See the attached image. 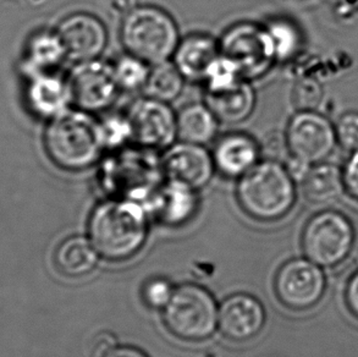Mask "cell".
Returning a JSON list of instances; mask_svg holds the SVG:
<instances>
[{
	"instance_id": "6da1fadb",
	"label": "cell",
	"mask_w": 358,
	"mask_h": 357,
	"mask_svg": "<svg viewBox=\"0 0 358 357\" xmlns=\"http://www.w3.org/2000/svg\"><path fill=\"white\" fill-rule=\"evenodd\" d=\"M150 214L143 203L108 197L94 207L88 220V237L99 256L110 262L135 257L145 246Z\"/></svg>"
},
{
	"instance_id": "7a4b0ae2",
	"label": "cell",
	"mask_w": 358,
	"mask_h": 357,
	"mask_svg": "<svg viewBox=\"0 0 358 357\" xmlns=\"http://www.w3.org/2000/svg\"><path fill=\"white\" fill-rule=\"evenodd\" d=\"M43 142L49 160L66 172L90 169L106 153L98 119L73 106L48 120Z\"/></svg>"
},
{
	"instance_id": "3957f363",
	"label": "cell",
	"mask_w": 358,
	"mask_h": 357,
	"mask_svg": "<svg viewBox=\"0 0 358 357\" xmlns=\"http://www.w3.org/2000/svg\"><path fill=\"white\" fill-rule=\"evenodd\" d=\"M99 163L98 183L108 197L129 198L147 207L164 183L159 152L135 144L109 152Z\"/></svg>"
},
{
	"instance_id": "277c9868",
	"label": "cell",
	"mask_w": 358,
	"mask_h": 357,
	"mask_svg": "<svg viewBox=\"0 0 358 357\" xmlns=\"http://www.w3.org/2000/svg\"><path fill=\"white\" fill-rule=\"evenodd\" d=\"M236 198L242 211L252 219L278 222L295 206L296 180L280 160H259L238 178Z\"/></svg>"
},
{
	"instance_id": "5b68a950",
	"label": "cell",
	"mask_w": 358,
	"mask_h": 357,
	"mask_svg": "<svg viewBox=\"0 0 358 357\" xmlns=\"http://www.w3.org/2000/svg\"><path fill=\"white\" fill-rule=\"evenodd\" d=\"M121 43L126 53L150 65L173 58L180 43L174 18L155 5H137L121 20Z\"/></svg>"
},
{
	"instance_id": "8992f818",
	"label": "cell",
	"mask_w": 358,
	"mask_h": 357,
	"mask_svg": "<svg viewBox=\"0 0 358 357\" xmlns=\"http://www.w3.org/2000/svg\"><path fill=\"white\" fill-rule=\"evenodd\" d=\"M219 306L208 290L197 284L175 288L169 304L163 309L165 327L174 337L199 343L210 338L218 328Z\"/></svg>"
},
{
	"instance_id": "52a82bcc",
	"label": "cell",
	"mask_w": 358,
	"mask_h": 357,
	"mask_svg": "<svg viewBox=\"0 0 358 357\" xmlns=\"http://www.w3.org/2000/svg\"><path fill=\"white\" fill-rule=\"evenodd\" d=\"M354 224L344 213L325 209L306 223L301 245L305 256L322 268L343 265L354 250Z\"/></svg>"
},
{
	"instance_id": "ba28073f",
	"label": "cell",
	"mask_w": 358,
	"mask_h": 357,
	"mask_svg": "<svg viewBox=\"0 0 358 357\" xmlns=\"http://www.w3.org/2000/svg\"><path fill=\"white\" fill-rule=\"evenodd\" d=\"M219 47L220 54L233 62L247 81L263 78L278 62L266 26L250 21H241L225 29Z\"/></svg>"
},
{
	"instance_id": "9c48e42d",
	"label": "cell",
	"mask_w": 358,
	"mask_h": 357,
	"mask_svg": "<svg viewBox=\"0 0 358 357\" xmlns=\"http://www.w3.org/2000/svg\"><path fill=\"white\" fill-rule=\"evenodd\" d=\"M285 142L289 158L310 167L325 162L338 145L334 124L317 111H297L286 127Z\"/></svg>"
},
{
	"instance_id": "30bf717a",
	"label": "cell",
	"mask_w": 358,
	"mask_h": 357,
	"mask_svg": "<svg viewBox=\"0 0 358 357\" xmlns=\"http://www.w3.org/2000/svg\"><path fill=\"white\" fill-rule=\"evenodd\" d=\"M274 289L276 298L286 309L303 312L313 309L323 299L327 276L323 268L315 262L307 257H296L276 272Z\"/></svg>"
},
{
	"instance_id": "8fae6325",
	"label": "cell",
	"mask_w": 358,
	"mask_h": 357,
	"mask_svg": "<svg viewBox=\"0 0 358 357\" xmlns=\"http://www.w3.org/2000/svg\"><path fill=\"white\" fill-rule=\"evenodd\" d=\"M68 80L73 106L91 114L106 113L120 92L113 64L99 58L76 63Z\"/></svg>"
},
{
	"instance_id": "7c38bea8",
	"label": "cell",
	"mask_w": 358,
	"mask_h": 357,
	"mask_svg": "<svg viewBox=\"0 0 358 357\" xmlns=\"http://www.w3.org/2000/svg\"><path fill=\"white\" fill-rule=\"evenodd\" d=\"M135 145L165 150L178 141V118L169 103L145 96L126 111Z\"/></svg>"
},
{
	"instance_id": "4fadbf2b",
	"label": "cell",
	"mask_w": 358,
	"mask_h": 357,
	"mask_svg": "<svg viewBox=\"0 0 358 357\" xmlns=\"http://www.w3.org/2000/svg\"><path fill=\"white\" fill-rule=\"evenodd\" d=\"M66 57L75 63L98 59L107 48L109 34L96 15L78 11L64 18L57 29Z\"/></svg>"
},
{
	"instance_id": "5bb4252c",
	"label": "cell",
	"mask_w": 358,
	"mask_h": 357,
	"mask_svg": "<svg viewBox=\"0 0 358 357\" xmlns=\"http://www.w3.org/2000/svg\"><path fill=\"white\" fill-rule=\"evenodd\" d=\"M165 178L186 183L196 190L207 186L215 174L213 155L206 146L175 142L162 155Z\"/></svg>"
},
{
	"instance_id": "9a60e30c",
	"label": "cell",
	"mask_w": 358,
	"mask_h": 357,
	"mask_svg": "<svg viewBox=\"0 0 358 357\" xmlns=\"http://www.w3.org/2000/svg\"><path fill=\"white\" fill-rule=\"evenodd\" d=\"M266 314L259 300L245 293L231 295L219 306L218 329L234 343L256 338L266 326Z\"/></svg>"
},
{
	"instance_id": "2e32d148",
	"label": "cell",
	"mask_w": 358,
	"mask_h": 357,
	"mask_svg": "<svg viewBox=\"0 0 358 357\" xmlns=\"http://www.w3.org/2000/svg\"><path fill=\"white\" fill-rule=\"evenodd\" d=\"M199 207V190L170 178H165L147 204L150 217L169 227L189 224Z\"/></svg>"
},
{
	"instance_id": "e0dca14e",
	"label": "cell",
	"mask_w": 358,
	"mask_h": 357,
	"mask_svg": "<svg viewBox=\"0 0 358 357\" xmlns=\"http://www.w3.org/2000/svg\"><path fill=\"white\" fill-rule=\"evenodd\" d=\"M26 101L34 115L50 120L73 106L68 76L57 71L29 75Z\"/></svg>"
},
{
	"instance_id": "ac0fdd59",
	"label": "cell",
	"mask_w": 358,
	"mask_h": 357,
	"mask_svg": "<svg viewBox=\"0 0 358 357\" xmlns=\"http://www.w3.org/2000/svg\"><path fill=\"white\" fill-rule=\"evenodd\" d=\"M261 145L245 132L222 136L212 152L217 173L238 180L261 160Z\"/></svg>"
},
{
	"instance_id": "d6986e66",
	"label": "cell",
	"mask_w": 358,
	"mask_h": 357,
	"mask_svg": "<svg viewBox=\"0 0 358 357\" xmlns=\"http://www.w3.org/2000/svg\"><path fill=\"white\" fill-rule=\"evenodd\" d=\"M219 55V41L209 34H194L180 39L173 63L185 80L204 81L208 69Z\"/></svg>"
},
{
	"instance_id": "ffe728a7",
	"label": "cell",
	"mask_w": 358,
	"mask_h": 357,
	"mask_svg": "<svg viewBox=\"0 0 358 357\" xmlns=\"http://www.w3.org/2000/svg\"><path fill=\"white\" fill-rule=\"evenodd\" d=\"M204 103L220 122L230 125L241 124L256 109V91L252 88L251 81L241 80L231 88L220 91H206Z\"/></svg>"
},
{
	"instance_id": "44dd1931",
	"label": "cell",
	"mask_w": 358,
	"mask_h": 357,
	"mask_svg": "<svg viewBox=\"0 0 358 357\" xmlns=\"http://www.w3.org/2000/svg\"><path fill=\"white\" fill-rule=\"evenodd\" d=\"M101 258L90 237L73 235L59 244L54 251V266L66 278H83L92 273Z\"/></svg>"
},
{
	"instance_id": "7402d4cb",
	"label": "cell",
	"mask_w": 358,
	"mask_h": 357,
	"mask_svg": "<svg viewBox=\"0 0 358 357\" xmlns=\"http://www.w3.org/2000/svg\"><path fill=\"white\" fill-rule=\"evenodd\" d=\"M178 140L207 146L217 137L220 121L206 103H191L176 113Z\"/></svg>"
},
{
	"instance_id": "603a6c76",
	"label": "cell",
	"mask_w": 358,
	"mask_h": 357,
	"mask_svg": "<svg viewBox=\"0 0 358 357\" xmlns=\"http://www.w3.org/2000/svg\"><path fill=\"white\" fill-rule=\"evenodd\" d=\"M302 188L306 200L310 203L334 202L345 191L343 169L327 162L312 165L302 178Z\"/></svg>"
},
{
	"instance_id": "cb8c5ba5",
	"label": "cell",
	"mask_w": 358,
	"mask_h": 357,
	"mask_svg": "<svg viewBox=\"0 0 358 357\" xmlns=\"http://www.w3.org/2000/svg\"><path fill=\"white\" fill-rule=\"evenodd\" d=\"M26 69L29 75L55 71L66 57L57 29L38 31L29 39L26 48Z\"/></svg>"
},
{
	"instance_id": "d4e9b609",
	"label": "cell",
	"mask_w": 358,
	"mask_h": 357,
	"mask_svg": "<svg viewBox=\"0 0 358 357\" xmlns=\"http://www.w3.org/2000/svg\"><path fill=\"white\" fill-rule=\"evenodd\" d=\"M185 78L173 62L155 64L142 91L145 96L170 103L179 98L184 90Z\"/></svg>"
},
{
	"instance_id": "484cf974",
	"label": "cell",
	"mask_w": 358,
	"mask_h": 357,
	"mask_svg": "<svg viewBox=\"0 0 358 357\" xmlns=\"http://www.w3.org/2000/svg\"><path fill=\"white\" fill-rule=\"evenodd\" d=\"M275 49L276 60L287 62L300 52L302 34L290 20L274 19L266 24Z\"/></svg>"
},
{
	"instance_id": "4316f807",
	"label": "cell",
	"mask_w": 358,
	"mask_h": 357,
	"mask_svg": "<svg viewBox=\"0 0 358 357\" xmlns=\"http://www.w3.org/2000/svg\"><path fill=\"white\" fill-rule=\"evenodd\" d=\"M150 68L152 65L130 53L121 55L113 64V70L120 91L143 90L150 76Z\"/></svg>"
},
{
	"instance_id": "83f0119b",
	"label": "cell",
	"mask_w": 358,
	"mask_h": 357,
	"mask_svg": "<svg viewBox=\"0 0 358 357\" xmlns=\"http://www.w3.org/2000/svg\"><path fill=\"white\" fill-rule=\"evenodd\" d=\"M98 121L106 152L120 150L134 144L130 120L126 113H109Z\"/></svg>"
},
{
	"instance_id": "f1b7e54d",
	"label": "cell",
	"mask_w": 358,
	"mask_h": 357,
	"mask_svg": "<svg viewBox=\"0 0 358 357\" xmlns=\"http://www.w3.org/2000/svg\"><path fill=\"white\" fill-rule=\"evenodd\" d=\"M241 80L245 78H241L233 62L220 54L208 69L203 83L207 86V91L213 92L231 88Z\"/></svg>"
},
{
	"instance_id": "f546056e",
	"label": "cell",
	"mask_w": 358,
	"mask_h": 357,
	"mask_svg": "<svg viewBox=\"0 0 358 357\" xmlns=\"http://www.w3.org/2000/svg\"><path fill=\"white\" fill-rule=\"evenodd\" d=\"M323 88L318 80L308 76L297 78L292 91L291 101L297 111H315L323 99Z\"/></svg>"
},
{
	"instance_id": "4dcf8cb0",
	"label": "cell",
	"mask_w": 358,
	"mask_h": 357,
	"mask_svg": "<svg viewBox=\"0 0 358 357\" xmlns=\"http://www.w3.org/2000/svg\"><path fill=\"white\" fill-rule=\"evenodd\" d=\"M175 286L163 276H153L145 280L141 289L143 304L150 309L163 311L174 295Z\"/></svg>"
},
{
	"instance_id": "1f68e13d",
	"label": "cell",
	"mask_w": 358,
	"mask_h": 357,
	"mask_svg": "<svg viewBox=\"0 0 358 357\" xmlns=\"http://www.w3.org/2000/svg\"><path fill=\"white\" fill-rule=\"evenodd\" d=\"M338 145L345 150L358 148V111H348L340 116L335 124Z\"/></svg>"
},
{
	"instance_id": "d6a6232c",
	"label": "cell",
	"mask_w": 358,
	"mask_h": 357,
	"mask_svg": "<svg viewBox=\"0 0 358 357\" xmlns=\"http://www.w3.org/2000/svg\"><path fill=\"white\" fill-rule=\"evenodd\" d=\"M343 169L345 191L358 202V148L350 153Z\"/></svg>"
},
{
	"instance_id": "836d02e7",
	"label": "cell",
	"mask_w": 358,
	"mask_h": 357,
	"mask_svg": "<svg viewBox=\"0 0 358 357\" xmlns=\"http://www.w3.org/2000/svg\"><path fill=\"white\" fill-rule=\"evenodd\" d=\"M345 304L355 318L358 319V270L350 276L345 286Z\"/></svg>"
},
{
	"instance_id": "e575fe53",
	"label": "cell",
	"mask_w": 358,
	"mask_h": 357,
	"mask_svg": "<svg viewBox=\"0 0 358 357\" xmlns=\"http://www.w3.org/2000/svg\"><path fill=\"white\" fill-rule=\"evenodd\" d=\"M102 357H150L141 349L131 345H114L107 349Z\"/></svg>"
},
{
	"instance_id": "d590c367",
	"label": "cell",
	"mask_w": 358,
	"mask_h": 357,
	"mask_svg": "<svg viewBox=\"0 0 358 357\" xmlns=\"http://www.w3.org/2000/svg\"><path fill=\"white\" fill-rule=\"evenodd\" d=\"M137 5V0H109V10L121 19L129 14L131 10L135 9Z\"/></svg>"
}]
</instances>
